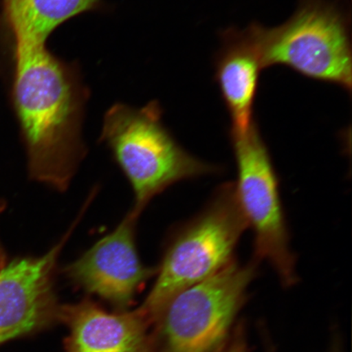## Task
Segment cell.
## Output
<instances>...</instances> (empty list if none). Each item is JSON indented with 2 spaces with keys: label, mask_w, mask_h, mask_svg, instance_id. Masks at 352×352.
I'll return each instance as SVG.
<instances>
[{
  "label": "cell",
  "mask_w": 352,
  "mask_h": 352,
  "mask_svg": "<svg viewBox=\"0 0 352 352\" xmlns=\"http://www.w3.org/2000/svg\"><path fill=\"white\" fill-rule=\"evenodd\" d=\"M15 47L13 98L30 178L65 191L85 156L81 132L88 91L77 65L46 44Z\"/></svg>",
  "instance_id": "cell-1"
},
{
  "label": "cell",
  "mask_w": 352,
  "mask_h": 352,
  "mask_svg": "<svg viewBox=\"0 0 352 352\" xmlns=\"http://www.w3.org/2000/svg\"><path fill=\"white\" fill-rule=\"evenodd\" d=\"M100 140L129 179L135 193L132 209L140 214L173 184L218 170L179 146L162 123L157 101L142 108L113 104L105 113Z\"/></svg>",
  "instance_id": "cell-2"
},
{
  "label": "cell",
  "mask_w": 352,
  "mask_h": 352,
  "mask_svg": "<svg viewBox=\"0 0 352 352\" xmlns=\"http://www.w3.org/2000/svg\"><path fill=\"white\" fill-rule=\"evenodd\" d=\"M248 227L235 184H223L170 242L140 314L145 318H160L176 294L226 267L234 259L236 246Z\"/></svg>",
  "instance_id": "cell-3"
},
{
  "label": "cell",
  "mask_w": 352,
  "mask_h": 352,
  "mask_svg": "<svg viewBox=\"0 0 352 352\" xmlns=\"http://www.w3.org/2000/svg\"><path fill=\"white\" fill-rule=\"evenodd\" d=\"M263 67L285 65L306 77L351 90L349 19L337 3L302 0L294 15L274 28L250 25Z\"/></svg>",
  "instance_id": "cell-4"
},
{
  "label": "cell",
  "mask_w": 352,
  "mask_h": 352,
  "mask_svg": "<svg viewBox=\"0 0 352 352\" xmlns=\"http://www.w3.org/2000/svg\"><path fill=\"white\" fill-rule=\"evenodd\" d=\"M239 179L237 198L254 232V256L270 263L285 285L296 283V257L289 245L278 183L270 153L255 122L231 131Z\"/></svg>",
  "instance_id": "cell-5"
},
{
  "label": "cell",
  "mask_w": 352,
  "mask_h": 352,
  "mask_svg": "<svg viewBox=\"0 0 352 352\" xmlns=\"http://www.w3.org/2000/svg\"><path fill=\"white\" fill-rule=\"evenodd\" d=\"M259 261L234 259L217 274L182 290L162 311L164 333L170 352H211L230 329Z\"/></svg>",
  "instance_id": "cell-6"
},
{
  "label": "cell",
  "mask_w": 352,
  "mask_h": 352,
  "mask_svg": "<svg viewBox=\"0 0 352 352\" xmlns=\"http://www.w3.org/2000/svg\"><path fill=\"white\" fill-rule=\"evenodd\" d=\"M87 208L85 204L67 232L46 254L16 258L0 267V344L41 327L54 309L57 261Z\"/></svg>",
  "instance_id": "cell-7"
},
{
  "label": "cell",
  "mask_w": 352,
  "mask_h": 352,
  "mask_svg": "<svg viewBox=\"0 0 352 352\" xmlns=\"http://www.w3.org/2000/svg\"><path fill=\"white\" fill-rule=\"evenodd\" d=\"M140 213L132 209L111 233L65 267L74 283L118 306L132 301L142 286L157 272L144 266L135 245Z\"/></svg>",
  "instance_id": "cell-8"
},
{
  "label": "cell",
  "mask_w": 352,
  "mask_h": 352,
  "mask_svg": "<svg viewBox=\"0 0 352 352\" xmlns=\"http://www.w3.org/2000/svg\"><path fill=\"white\" fill-rule=\"evenodd\" d=\"M263 69L261 51L250 25L242 32L230 30L223 34L217 80L231 118V131H244L254 122V105Z\"/></svg>",
  "instance_id": "cell-9"
},
{
  "label": "cell",
  "mask_w": 352,
  "mask_h": 352,
  "mask_svg": "<svg viewBox=\"0 0 352 352\" xmlns=\"http://www.w3.org/2000/svg\"><path fill=\"white\" fill-rule=\"evenodd\" d=\"M66 315L72 329L68 352H147L146 318L139 310L109 314L85 302Z\"/></svg>",
  "instance_id": "cell-10"
},
{
  "label": "cell",
  "mask_w": 352,
  "mask_h": 352,
  "mask_svg": "<svg viewBox=\"0 0 352 352\" xmlns=\"http://www.w3.org/2000/svg\"><path fill=\"white\" fill-rule=\"evenodd\" d=\"M15 43L46 44L65 22L98 10L101 0H2Z\"/></svg>",
  "instance_id": "cell-11"
},
{
  "label": "cell",
  "mask_w": 352,
  "mask_h": 352,
  "mask_svg": "<svg viewBox=\"0 0 352 352\" xmlns=\"http://www.w3.org/2000/svg\"><path fill=\"white\" fill-rule=\"evenodd\" d=\"M4 209V204L3 201H0V213L2 212ZM8 262V258L6 256V253L4 252L3 248L0 243V267H2L4 264Z\"/></svg>",
  "instance_id": "cell-12"
},
{
  "label": "cell",
  "mask_w": 352,
  "mask_h": 352,
  "mask_svg": "<svg viewBox=\"0 0 352 352\" xmlns=\"http://www.w3.org/2000/svg\"><path fill=\"white\" fill-rule=\"evenodd\" d=\"M230 352H245L243 349H242L241 346H233L232 349L230 351Z\"/></svg>",
  "instance_id": "cell-13"
}]
</instances>
